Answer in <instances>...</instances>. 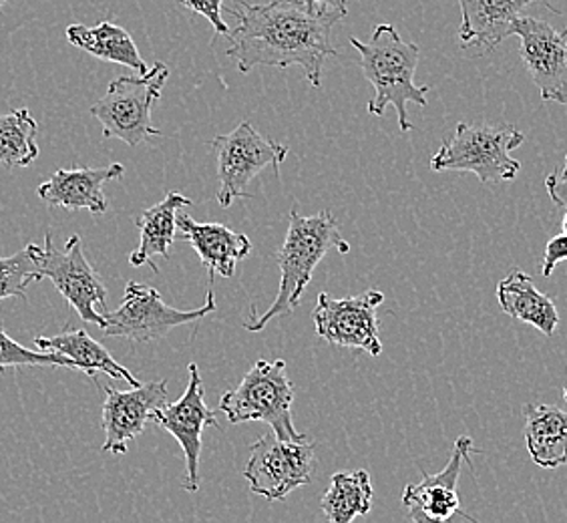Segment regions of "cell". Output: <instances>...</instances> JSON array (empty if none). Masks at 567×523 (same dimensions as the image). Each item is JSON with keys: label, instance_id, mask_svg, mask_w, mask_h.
<instances>
[{"label": "cell", "instance_id": "cell-1", "mask_svg": "<svg viewBox=\"0 0 567 523\" xmlns=\"http://www.w3.org/2000/svg\"><path fill=\"white\" fill-rule=\"evenodd\" d=\"M229 9L238 19L229 31L228 57L240 73L256 66L300 65L312 88H322V69L328 57L339 55L330 43V31L342 21L337 14L308 11L305 0H270L266 4L238 2Z\"/></svg>", "mask_w": 567, "mask_h": 523}, {"label": "cell", "instance_id": "cell-2", "mask_svg": "<svg viewBox=\"0 0 567 523\" xmlns=\"http://www.w3.org/2000/svg\"><path fill=\"white\" fill-rule=\"evenodd\" d=\"M349 254L350 244L342 238L337 218L322 209L317 216L305 218L296 209L290 212L288 234L284 238L282 248L276 254L280 268V288L274 298L272 306L256 320L244 322L250 332H260L268 322L278 317L295 315L305 295L306 286L312 283V274L328 252Z\"/></svg>", "mask_w": 567, "mask_h": 523}, {"label": "cell", "instance_id": "cell-3", "mask_svg": "<svg viewBox=\"0 0 567 523\" xmlns=\"http://www.w3.org/2000/svg\"><path fill=\"white\" fill-rule=\"evenodd\" d=\"M350 44L360 53L362 75L374 89L369 113L382 117L386 107H394L403 133L413 130L409 121V103L426 107L429 85H415L419 47L404 41L393 24H377L371 41L350 37Z\"/></svg>", "mask_w": 567, "mask_h": 523}, {"label": "cell", "instance_id": "cell-4", "mask_svg": "<svg viewBox=\"0 0 567 523\" xmlns=\"http://www.w3.org/2000/svg\"><path fill=\"white\" fill-rule=\"evenodd\" d=\"M525 135L509 123H458L453 137H449L431 157V170L441 172H470L481 184L513 182L522 164L512 152L522 147Z\"/></svg>", "mask_w": 567, "mask_h": 523}, {"label": "cell", "instance_id": "cell-5", "mask_svg": "<svg viewBox=\"0 0 567 523\" xmlns=\"http://www.w3.org/2000/svg\"><path fill=\"white\" fill-rule=\"evenodd\" d=\"M292 403L295 387L286 375V360L260 359L236 389L224 392L218 411L228 417L231 425L264 421L280 439L306 441L308 437L296 431Z\"/></svg>", "mask_w": 567, "mask_h": 523}, {"label": "cell", "instance_id": "cell-6", "mask_svg": "<svg viewBox=\"0 0 567 523\" xmlns=\"http://www.w3.org/2000/svg\"><path fill=\"white\" fill-rule=\"evenodd\" d=\"M167 76V65L155 63L145 75H123L111 81L107 93L91 107V115L103 127V137L132 147L159 137L162 131L152 125V110L162 98Z\"/></svg>", "mask_w": 567, "mask_h": 523}, {"label": "cell", "instance_id": "cell-7", "mask_svg": "<svg viewBox=\"0 0 567 523\" xmlns=\"http://www.w3.org/2000/svg\"><path fill=\"white\" fill-rule=\"evenodd\" d=\"M33 252L41 278L53 283L81 320L103 330L107 325V288L87 260L81 238L75 234L66 240L65 250H56L53 234L47 232L43 246L33 244Z\"/></svg>", "mask_w": 567, "mask_h": 523}, {"label": "cell", "instance_id": "cell-8", "mask_svg": "<svg viewBox=\"0 0 567 523\" xmlns=\"http://www.w3.org/2000/svg\"><path fill=\"white\" fill-rule=\"evenodd\" d=\"M212 150L218 160V202L221 207H229L238 199H250L246 186L251 180L268 167L278 170L288 155L284 143L264 137L254 130L250 121H241L236 130L218 135L212 142Z\"/></svg>", "mask_w": 567, "mask_h": 523}, {"label": "cell", "instance_id": "cell-9", "mask_svg": "<svg viewBox=\"0 0 567 523\" xmlns=\"http://www.w3.org/2000/svg\"><path fill=\"white\" fill-rule=\"evenodd\" d=\"M315 468V445L308 439L290 441L272 431L251 445L244 478L250 483L251 493L268 502H284L292 491L312 481Z\"/></svg>", "mask_w": 567, "mask_h": 523}, {"label": "cell", "instance_id": "cell-10", "mask_svg": "<svg viewBox=\"0 0 567 523\" xmlns=\"http://www.w3.org/2000/svg\"><path fill=\"white\" fill-rule=\"evenodd\" d=\"M216 295L209 288L206 305L196 310H177L165 305L162 295L145 284L130 283L125 286L123 305L105 312L107 325L103 328L105 337H121L133 342H153L172 332L175 327L196 322L199 318L216 312Z\"/></svg>", "mask_w": 567, "mask_h": 523}, {"label": "cell", "instance_id": "cell-11", "mask_svg": "<svg viewBox=\"0 0 567 523\" xmlns=\"http://www.w3.org/2000/svg\"><path fill=\"white\" fill-rule=\"evenodd\" d=\"M381 290H367L349 298H332L327 293L318 295L315 308L317 335L330 345L359 349L379 357L382 352L379 337L377 306L382 305Z\"/></svg>", "mask_w": 567, "mask_h": 523}, {"label": "cell", "instance_id": "cell-12", "mask_svg": "<svg viewBox=\"0 0 567 523\" xmlns=\"http://www.w3.org/2000/svg\"><path fill=\"white\" fill-rule=\"evenodd\" d=\"M519 39V55L544 101L567 105V29L522 14L513 33Z\"/></svg>", "mask_w": 567, "mask_h": 523}, {"label": "cell", "instance_id": "cell-13", "mask_svg": "<svg viewBox=\"0 0 567 523\" xmlns=\"http://www.w3.org/2000/svg\"><path fill=\"white\" fill-rule=\"evenodd\" d=\"M167 404V381H150L133 387L132 391H117L105 387V403L101 425L105 431L103 451L125 455L127 445L142 435L145 427L155 423L157 414Z\"/></svg>", "mask_w": 567, "mask_h": 523}, {"label": "cell", "instance_id": "cell-14", "mask_svg": "<svg viewBox=\"0 0 567 523\" xmlns=\"http://www.w3.org/2000/svg\"><path fill=\"white\" fill-rule=\"evenodd\" d=\"M480 453L473 445L471 437H458L451 453L447 465L435 475H423L419 483H409L404 488L403 505L406 517L416 523H445L453 517H465L475 522L471 515L461 510L457 495V483L461 468L467 463L471 468V455Z\"/></svg>", "mask_w": 567, "mask_h": 523}, {"label": "cell", "instance_id": "cell-15", "mask_svg": "<svg viewBox=\"0 0 567 523\" xmlns=\"http://www.w3.org/2000/svg\"><path fill=\"white\" fill-rule=\"evenodd\" d=\"M187 389L177 403H167L157 414L155 423L177 439L186 458L184 490L197 493L199 490V458H202V435L204 427H219L216 411L206 404L204 381L196 362L187 367Z\"/></svg>", "mask_w": 567, "mask_h": 523}, {"label": "cell", "instance_id": "cell-16", "mask_svg": "<svg viewBox=\"0 0 567 523\" xmlns=\"http://www.w3.org/2000/svg\"><path fill=\"white\" fill-rule=\"evenodd\" d=\"M123 175L125 167L121 164L56 170L51 180L37 187V196L49 206L87 209L93 216H101L110 207L103 186L113 180H121Z\"/></svg>", "mask_w": 567, "mask_h": 523}, {"label": "cell", "instance_id": "cell-17", "mask_svg": "<svg viewBox=\"0 0 567 523\" xmlns=\"http://www.w3.org/2000/svg\"><path fill=\"white\" fill-rule=\"evenodd\" d=\"M535 0H458L461 49H475L477 55L492 53L512 37L513 24Z\"/></svg>", "mask_w": 567, "mask_h": 523}, {"label": "cell", "instance_id": "cell-18", "mask_svg": "<svg viewBox=\"0 0 567 523\" xmlns=\"http://www.w3.org/2000/svg\"><path fill=\"white\" fill-rule=\"evenodd\" d=\"M179 240L192 244L202 264L208 268L209 283L216 274L231 278L236 264L251 252V242L246 234L234 232L224 224H199L192 216H177Z\"/></svg>", "mask_w": 567, "mask_h": 523}, {"label": "cell", "instance_id": "cell-19", "mask_svg": "<svg viewBox=\"0 0 567 523\" xmlns=\"http://www.w3.org/2000/svg\"><path fill=\"white\" fill-rule=\"evenodd\" d=\"M495 295L505 315L532 325L546 337L556 335L559 327L556 302L535 288L532 276L522 270H513L497 284Z\"/></svg>", "mask_w": 567, "mask_h": 523}, {"label": "cell", "instance_id": "cell-20", "mask_svg": "<svg viewBox=\"0 0 567 523\" xmlns=\"http://www.w3.org/2000/svg\"><path fill=\"white\" fill-rule=\"evenodd\" d=\"M525 445L535 465H567V411L554 404H525Z\"/></svg>", "mask_w": 567, "mask_h": 523}, {"label": "cell", "instance_id": "cell-21", "mask_svg": "<svg viewBox=\"0 0 567 523\" xmlns=\"http://www.w3.org/2000/svg\"><path fill=\"white\" fill-rule=\"evenodd\" d=\"M196 202L177 194V192H169L165 196L164 202H159L157 206L145 209L140 218L135 219L137 228H140V246L137 250L132 252L130 256V264L133 268H140L143 264H150L155 274H159V268L155 266L153 258L162 256V258H172V244H174L175 229H177V209L184 206H194Z\"/></svg>", "mask_w": 567, "mask_h": 523}, {"label": "cell", "instance_id": "cell-22", "mask_svg": "<svg viewBox=\"0 0 567 523\" xmlns=\"http://www.w3.org/2000/svg\"><path fill=\"white\" fill-rule=\"evenodd\" d=\"M34 347L41 350H55V352L65 355L73 362H76L79 371L85 372L89 379H95L97 372H105L111 379L127 381L132 387L142 384L121 362L111 357L110 350L105 349L83 328L65 330V332L55 335V337H37L34 338Z\"/></svg>", "mask_w": 567, "mask_h": 523}, {"label": "cell", "instance_id": "cell-23", "mask_svg": "<svg viewBox=\"0 0 567 523\" xmlns=\"http://www.w3.org/2000/svg\"><path fill=\"white\" fill-rule=\"evenodd\" d=\"M66 41L101 61L130 66L140 75L150 71V66L140 55V49L133 43L132 34L113 22H99L95 27L71 24L66 29Z\"/></svg>", "mask_w": 567, "mask_h": 523}, {"label": "cell", "instance_id": "cell-24", "mask_svg": "<svg viewBox=\"0 0 567 523\" xmlns=\"http://www.w3.org/2000/svg\"><path fill=\"white\" fill-rule=\"evenodd\" d=\"M372 483L369 471H339L322 498V512L330 523H350L371 512Z\"/></svg>", "mask_w": 567, "mask_h": 523}, {"label": "cell", "instance_id": "cell-25", "mask_svg": "<svg viewBox=\"0 0 567 523\" xmlns=\"http://www.w3.org/2000/svg\"><path fill=\"white\" fill-rule=\"evenodd\" d=\"M37 133L39 123L24 107L0 115V164L9 170L33 164L41 153Z\"/></svg>", "mask_w": 567, "mask_h": 523}, {"label": "cell", "instance_id": "cell-26", "mask_svg": "<svg viewBox=\"0 0 567 523\" xmlns=\"http://www.w3.org/2000/svg\"><path fill=\"white\" fill-rule=\"evenodd\" d=\"M39 280L43 278L34 260L33 244L9 258H0V302L7 298L27 300V288Z\"/></svg>", "mask_w": 567, "mask_h": 523}, {"label": "cell", "instance_id": "cell-27", "mask_svg": "<svg viewBox=\"0 0 567 523\" xmlns=\"http://www.w3.org/2000/svg\"><path fill=\"white\" fill-rule=\"evenodd\" d=\"M21 367H66V369L79 371L76 362L65 355L55 350L27 349L0 327V371L21 369Z\"/></svg>", "mask_w": 567, "mask_h": 523}, {"label": "cell", "instance_id": "cell-28", "mask_svg": "<svg viewBox=\"0 0 567 523\" xmlns=\"http://www.w3.org/2000/svg\"><path fill=\"white\" fill-rule=\"evenodd\" d=\"M189 11L202 14L204 19H208L209 24L214 27L216 34H229V27L226 21L221 19V11H224V0H184Z\"/></svg>", "mask_w": 567, "mask_h": 523}, {"label": "cell", "instance_id": "cell-29", "mask_svg": "<svg viewBox=\"0 0 567 523\" xmlns=\"http://www.w3.org/2000/svg\"><path fill=\"white\" fill-rule=\"evenodd\" d=\"M567 260V234H559L556 238L546 244V252H544V262H542V276L549 278L557 264Z\"/></svg>", "mask_w": 567, "mask_h": 523}, {"label": "cell", "instance_id": "cell-30", "mask_svg": "<svg viewBox=\"0 0 567 523\" xmlns=\"http://www.w3.org/2000/svg\"><path fill=\"white\" fill-rule=\"evenodd\" d=\"M546 192L557 207L567 212V153L564 165L557 167L554 174L547 175Z\"/></svg>", "mask_w": 567, "mask_h": 523}, {"label": "cell", "instance_id": "cell-31", "mask_svg": "<svg viewBox=\"0 0 567 523\" xmlns=\"http://www.w3.org/2000/svg\"><path fill=\"white\" fill-rule=\"evenodd\" d=\"M308 11L328 12L344 19L349 14V2L347 0H305Z\"/></svg>", "mask_w": 567, "mask_h": 523}, {"label": "cell", "instance_id": "cell-32", "mask_svg": "<svg viewBox=\"0 0 567 523\" xmlns=\"http://www.w3.org/2000/svg\"><path fill=\"white\" fill-rule=\"evenodd\" d=\"M564 234H567V212L566 216H564Z\"/></svg>", "mask_w": 567, "mask_h": 523}, {"label": "cell", "instance_id": "cell-33", "mask_svg": "<svg viewBox=\"0 0 567 523\" xmlns=\"http://www.w3.org/2000/svg\"><path fill=\"white\" fill-rule=\"evenodd\" d=\"M564 399H566V401H567V384H566V389H564Z\"/></svg>", "mask_w": 567, "mask_h": 523}, {"label": "cell", "instance_id": "cell-34", "mask_svg": "<svg viewBox=\"0 0 567 523\" xmlns=\"http://www.w3.org/2000/svg\"><path fill=\"white\" fill-rule=\"evenodd\" d=\"M2 4H4V0H0V7H2Z\"/></svg>", "mask_w": 567, "mask_h": 523}]
</instances>
